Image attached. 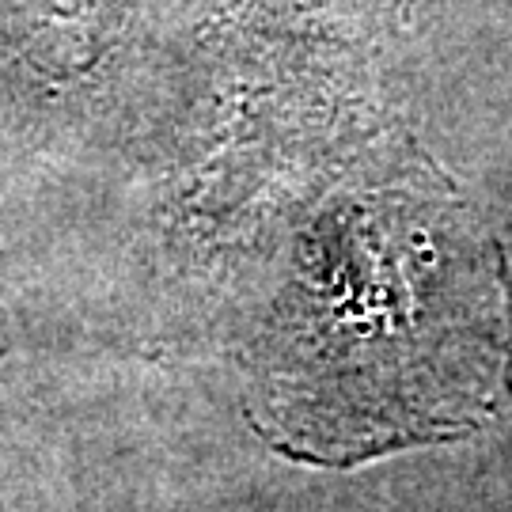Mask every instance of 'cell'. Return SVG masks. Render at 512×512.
<instances>
[{
  "instance_id": "6da1fadb",
  "label": "cell",
  "mask_w": 512,
  "mask_h": 512,
  "mask_svg": "<svg viewBox=\"0 0 512 512\" xmlns=\"http://www.w3.org/2000/svg\"><path fill=\"white\" fill-rule=\"evenodd\" d=\"M266 437L315 463L456 440L512 395V281L429 239L338 243L281 293L255 353Z\"/></svg>"
}]
</instances>
